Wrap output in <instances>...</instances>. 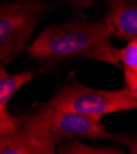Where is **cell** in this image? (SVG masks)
<instances>
[{
	"label": "cell",
	"mask_w": 137,
	"mask_h": 154,
	"mask_svg": "<svg viewBox=\"0 0 137 154\" xmlns=\"http://www.w3.org/2000/svg\"><path fill=\"white\" fill-rule=\"evenodd\" d=\"M27 53L45 68L72 59L95 60L121 67L120 49L111 43V33L103 21L51 25L37 36Z\"/></svg>",
	"instance_id": "1"
},
{
	"label": "cell",
	"mask_w": 137,
	"mask_h": 154,
	"mask_svg": "<svg viewBox=\"0 0 137 154\" xmlns=\"http://www.w3.org/2000/svg\"><path fill=\"white\" fill-rule=\"evenodd\" d=\"M46 104L57 110L101 120L105 115L136 110L137 99L126 85L117 90H103L79 82H68L58 88Z\"/></svg>",
	"instance_id": "2"
},
{
	"label": "cell",
	"mask_w": 137,
	"mask_h": 154,
	"mask_svg": "<svg viewBox=\"0 0 137 154\" xmlns=\"http://www.w3.org/2000/svg\"><path fill=\"white\" fill-rule=\"evenodd\" d=\"M48 4L40 0H17L0 4V64L9 66L31 46V37Z\"/></svg>",
	"instance_id": "3"
},
{
	"label": "cell",
	"mask_w": 137,
	"mask_h": 154,
	"mask_svg": "<svg viewBox=\"0 0 137 154\" xmlns=\"http://www.w3.org/2000/svg\"><path fill=\"white\" fill-rule=\"evenodd\" d=\"M21 126L39 127L56 137L73 139L74 137H85L90 139H115V136L107 131L101 120H95L82 115L62 111L48 106L47 104L37 105L33 110L19 117Z\"/></svg>",
	"instance_id": "4"
},
{
	"label": "cell",
	"mask_w": 137,
	"mask_h": 154,
	"mask_svg": "<svg viewBox=\"0 0 137 154\" xmlns=\"http://www.w3.org/2000/svg\"><path fill=\"white\" fill-rule=\"evenodd\" d=\"M61 142L42 128L21 126L19 132L0 137V154H56Z\"/></svg>",
	"instance_id": "5"
},
{
	"label": "cell",
	"mask_w": 137,
	"mask_h": 154,
	"mask_svg": "<svg viewBox=\"0 0 137 154\" xmlns=\"http://www.w3.org/2000/svg\"><path fill=\"white\" fill-rule=\"evenodd\" d=\"M35 78L32 72L8 73L0 64V137H6L20 131L19 117L9 113V102L20 89Z\"/></svg>",
	"instance_id": "6"
},
{
	"label": "cell",
	"mask_w": 137,
	"mask_h": 154,
	"mask_svg": "<svg viewBox=\"0 0 137 154\" xmlns=\"http://www.w3.org/2000/svg\"><path fill=\"white\" fill-rule=\"evenodd\" d=\"M106 8L103 22L111 37L127 42L137 40V2L111 0L106 3Z\"/></svg>",
	"instance_id": "7"
},
{
	"label": "cell",
	"mask_w": 137,
	"mask_h": 154,
	"mask_svg": "<svg viewBox=\"0 0 137 154\" xmlns=\"http://www.w3.org/2000/svg\"><path fill=\"white\" fill-rule=\"evenodd\" d=\"M57 154H126L115 147H93L77 139H63L58 146Z\"/></svg>",
	"instance_id": "8"
},
{
	"label": "cell",
	"mask_w": 137,
	"mask_h": 154,
	"mask_svg": "<svg viewBox=\"0 0 137 154\" xmlns=\"http://www.w3.org/2000/svg\"><path fill=\"white\" fill-rule=\"evenodd\" d=\"M120 62L126 85L137 83V40L127 42L120 49Z\"/></svg>",
	"instance_id": "9"
},
{
	"label": "cell",
	"mask_w": 137,
	"mask_h": 154,
	"mask_svg": "<svg viewBox=\"0 0 137 154\" xmlns=\"http://www.w3.org/2000/svg\"><path fill=\"white\" fill-rule=\"evenodd\" d=\"M115 139L119 143L126 146L130 150V154H137V133H132V134L119 133L115 136Z\"/></svg>",
	"instance_id": "10"
},
{
	"label": "cell",
	"mask_w": 137,
	"mask_h": 154,
	"mask_svg": "<svg viewBox=\"0 0 137 154\" xmlns=\"http://www.w3.org/2000/svg\"><path fill=\"white\" fill-rule=\"evenodd\" d=\"M130 90L132 91V94L136 96V99H137V83H135V84H131V85H126Z\"/></svg>",
	"instance_id": "11"
}]
</instances>
